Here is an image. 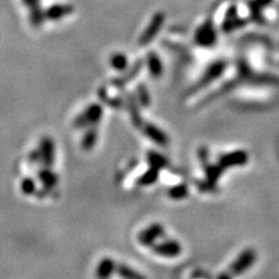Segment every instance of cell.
<instances>
[{"label": "cell", "mask_w": 279, "mask_h": 279, "mask_svg": "<svg viewBox=\"0 0 279 279\" xmlns=\"http://www.w3.org/2000/svg\"><path fill=\"white\" fill-rule=\"evenodd\" d=\"M136 92H137V99H136L137 103H139L142 107L149 106L151 99L146 85H144V84H140V85L137 86Z\"/></svg>", "instance_id": "20"}, {"label": "cell", "mask_w": 279, "mask_h": 279, "mask_svg": "<svg viewBox=\"0 0 279 279\" xmlns=\"http://www.w3.org/2000/svg\"><path fill=\"white\" fill-rule=\"evenodd\" d=\"M164 22H166V14L163 12H157L151 16L150 21L148 22L146 28L143 29L142 34L139 38V45L141 47H144L149 45L156 39V36L160 34V32L162 30Z\"/></svg>", "instance_id": "1"}, {"label": "cell", "mask_w": 279, "mask_h": 279, "mask_svg": "<svg viewBox=\"0 0 279 279\" xmlns=\"http://www.w3.org/2000/svg\"><path fill=\"white\" fill-rule=\"evenodd\" d=\"M39 178L40 180L42 181L43 186H45L47 190L53 189V187H55V185L57 184V176L52 170H50V167H45V169L40 171Z\"/></svg>", "instance_id": "15"}, {"label": "cell", "mask_w": 279, "mask_h": 279, "mask_svg": "<svg viewBox=\"0 0 279 279\" xmlns=\"http://www.w3.org/2000/svg\"><path fill=\"white\" fill-rule=\"evenodd\" d=\"M21 190L25 194H33L35 192L36 186H35V181L32 179V178H25L21 183Z\"/></svg>", "instance_id": "24"}, {"label": "cell", "mask_w": 279, "mask_h": 279, "mask_svg": "<svg viewBox=\"0 0 279 279\" xmlns=\"http://www.w3.org/2000/svg\"><path fill=\"white\" fill-rule=\"evenodd\" d=\"M221 70H223V65L221 64H214L213 66H211V68L208 69V71L206 72V75L201 78V80L199 82V86H204L205 84H207L208 82H211V80L217 78V77L220 75Z\"/></svg>", "instance_id": "22"}, {"label": "cell", "mask_w": 279, "mask_h": 279, "mask_svg": "<svg viewBox=\"0 0 279 279\" xmlns=\"http://www.w3.org/2000/svg\"><path fill=\"white\" fill-rule=\"evenodd\" d=\"M215 41H217L215 27L213 26L211 20H207V21H205L203 25H200L197 28L196 33H194V42L198 46L208 48V47L213 46Z\"/></svg>", "instance_id": "3"}, {"label": "cell", "mask_w": 279, "mask_h": 279, "mask_svg": "<svg viewBox=\"0 0 279 279\" xmlns=\"http://www.w3.org/2000/svg\"><path fill=\"white\" fill-rule=\"evenodd\" d=\"M97 140H98V132L96 128H91L85 133V135L83 136L82 141V148L84 150H91L93 147L96 146Z\"/></svg>", "instance_id": "17"}, {"label": "cell", "mask_w": 279, "mask_h": 279, "mask_svg": "<svg viewBox=\"0 0 279 279\" xmlns=\"http://www.w3.org/2000/svg\"><path fill=\"white\" fill-rule=\"evenodd\" d=\"M128 107H129V115L130 120H132L133 125L140 128L143 125L142 117H141V114L139 112V106H137V100L135 99L134 96H128Z\"/></svg>", "instance_id": "13"}, {"label": "cell", "mask_w": 279, "mask_h": 279, "mask_svg": "<svg viewBox=\"0 0 279 279\" xmlns=\"http://www.w3.org/2000/svg\"><path fill=\"white\" fill-rule=\"evenodd\" d=\"M220 279H228V277H227V276H221Z\"/></svg>", "instance_id": "26"}, {"label": "cell", "mask_w": 279, "mask_h": 279, "mask_svg": "<svg viewBox=\"0 0 279 279\" xmlns=\"http://www.w3.org/2000/svg\"><path fill=\"white\" fill-rule=\"evenodd\" d=\"M39 153L40 161L43 163L45 167H52L54 164V161H55V146H54L52 137H43L41 140V143H40Z\"/></svg>", "instance_id": "5"}, {"label": "cell", "mask_w": 279, "mask_h": 279, "mask_svg": "<svg viewBox=\"0 0 279 279\" xmlns=\"http://www.w3.org/2000/svg\"><path fill=\"white\" fill-rule=\"evenodd\" d=\"M142 130L149 139L160 146H167L169 142L167 134L163 132L162 129H160L159 127H156L153 123H144L142 125Z\"/></svg>", "instance_id": "10"}, {"label": "cell", "mask_w": 279, "mask_h": 279, "mask_svg": "<svg viewBox=\"0 0 279 279\" xmlns=\"http://www.w3.org/2000/svg\"><path fill=\"white\" fill-rule=\"evenodd\" d=\"M103 117V109L99 104H92L80 115L77 116L75 125L77 128H83L87 126H96Z\"/></svg>", "instance_id": "2"}, {"label": "cell", "mask_w": 279, "mask_h": 279, "mask_svg": "<svg viewBox=\"0 0 279 279\" xmlns=\"http://www.w3.org/2000/svg\"><path fill=\"white\" fill-rule=\"evenodd\" d=\"M148 163L151 167H155V169H162V167L167 164V161L162 155H160L159 153H155V151H150L148 154Z\"/></svg>", "instance_id": "21"}, {"label": "cell", "mask_w": 279, "mask_h": 279, "mask_svg": "<svg viewBox=\"0 0 279 279\" xmlns=\"http://www.w3.org/2000/svg\"><path fill=\"white\" fill-rule=\"evenodd\" d=\"M254 261V254L253 253H245L240 260H238L234 265V272L235 274H240V272L244 271V269H247L249 265L253 263Z\"/></svg>", "instance_id": "19"}, {"label": "cell", "mask_w": 279, "mask_h": 279, "mask_svg": "<svg viewBox=\"0 0 279 279\" xmlns=\"http://www.w3.org/2000/svg\"><path fill=\"white\" fill-rule=\"evenodd\" d=\"M22 1L27 7V11L29 12L30 22L33 23V26H41L43 20H45L43 11L41 8V1L40 0H22Z\"/></svg>", "instance_id": "8"}, {"label": "cell", "mask_w": 279, "mask_h": 279, "mask_svg": "<svg viewBox=\"0 0 279 279\" xmlns=\"http://www.w3.org/2000/svg\"><path fill=\"white\" fill-rule=\"evenodd\" d=\"M164 235V229L163 227L161 226L160 223H154L149 226L146 229L141 231L139 234V241L141 244L147 245H154L156 243V241L159 240L160 237H162Z\"/></svg>", "instance_id": "6"}, {"label": "cell", "mask_w": 279, "mask_h": 279, "mask_svg": "<svg viewBox=\"0 0 279 279\" xmlns=\"http://www.w3.org/2000/svg\"><path fill=\"white\" fill-rule=\"evenodd\" d=\"M110 65L116 71H125L128 66V58L123 53H114L110 57Z\"/></svg>", "instance_id": "14"}, {"label": "cell", "mask_w": 279, "mask_h": 279, "mask_svg": "<svg viewBox=\"0 0 279 279\" xmlns=\"http://www.w3.org/2000/svg\"><path fill=\"white\" fill-rule=\"evenodd\" d=\"M115 272L123 279H147L140 272L134 270V269L127 267L125 264H119L115 267Z\"/></svg>", "instance_id": "16"}, {"label": "cell", "mask_w": 279, "mask_h": 279, "mask_svg": "<svg viewBox=\"0 0 279 279\" xmlns=\"http://www.w3.org/2000/svg\"><path fill=\"white\" fill-rule=\"evenodd\" d=\"M272 0H256V4L260 6V7H264V6H268L269 4H271Z\"/></svg>", "instance_id": "25"}, {"label": "cell", "mask_w": 279, "mask_h": 279, "mask_svg": "<svg viewBox=\"0 0 279 279\" xmlns=\"http://www.w3.org/2000/svg\"><path fill=\"white\" fill-rule=\"evenodd\" d=\"M115 263L111 258H104L97 268V276L99 279H110L111 276L115 271Z\"/></svg>", "instance_id": "12"}, {"label": "cell", "mask_w": 279, "mask_h": 279, "mask_svg": "<svg viewBox=\"0 0 279 279\" xmlns=\"http://www.w3.org/2000/svg\"><path fill=\"white\" fill-rule=\"evenodd\" d=\"M146 65L153 78H160L163 75V62L157 53L149 52L147 54Z\"/></svg>", "instance_id": "9"}, {"label": "cell", "mask_w": 279, "mask_h": 279, "mask_svg": "<svg viewBox=\"0 0 279 279\" xmlns=\"http://www.w3.org/2000/svg\"><path fill=\"white\" fill-rule=\"evenodd\" d=\"M153 250L156 255L163 257H176L180 254L181 247L177 241H164L161 243H156L153 245Z\"/></svg>", "instance_id": "7"}, {"label": "cell", "mask_w": 279, "mask_h": 279, "mask_svg": "<svg viewBox=\"0 0 279 279\" xmlns=\"http://www.w3.org/2000/svg\"><path fill=\"white\" fill-rule=\"evenodd\" d=\"M159 172H160L159 169H155V167H150V169L146 171V172L140 177L139 184L143 185V186H147V185L156 183V180L159 179Z\"/></svg>", "instance_id": "18"}, {"label": "cell", "mask_w": 279, "mask_h": 279, "mask_svg": "<svg viewBox=\"0 0 279 279\" xmlns=\"http://www.w3.org/2000/svg\"><path fill=\"white\" fill-rule=\"evenodd\" d=\"M187 193V187L185 185H177V186H173L172 189L169 190V196L173 199H181L186 196Z\"/></svg>", "instance_id": "23"}, {"label": "cell", "mask_w": 279, "mask_h": 279, "mask_svg": "<svg viewBox=\"0 0 279 279\" xmlns=\"http://www.w3.org/2000/svg\"><path fill=\"white\" fill-rule=\"evenodd\" d=\"M75 12V7L70 4H54L49 6L48 8L43 12L45 19L49 21H59L63 18L71 15Z\"/></svg>", "instance_id": "4"}, {"label": "cell", "mask_w": 279, "mask_h": 279, "mask_svg": "<svg viewBox=\"0 0 279 279\" xmlns=\"http://www.w3.org/2000/svg\"><path fill=\"white\" fill-rule=\"evenodd\" d=\"M143 64H144V62L142 59L136 60L135 64L132 66V69H130L129 71L126 73V75L121 76V77H119V78H115L113 80V85L116 87H123L125 85H127L129 82H132L133 79L136 78L137 75L141 72V70H142Z\"/></svg>", "instance_id": "11"}]
</instances>
